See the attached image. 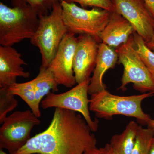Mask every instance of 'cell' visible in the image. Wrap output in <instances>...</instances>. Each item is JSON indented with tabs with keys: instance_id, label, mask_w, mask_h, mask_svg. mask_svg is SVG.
<instances>
[{
	"instance_id": "obj_5",
	"label": "cell",
	"mask_w": 154,
	"mask_h": 154,
	"mask_svg": "<svg viewBox=\"0 0 154 154\" xmlns=\"http://www.w3.org/2000/svg\"><path fill=\"white\" fill-rule=\"evenodd\" d=\"M60 3L63 21L69 32L88 35L102 42L101 33L109 21L110 12L96 8L88 10L64 1Z\"/></svg>"
},
{
	"instance_id": "obj_14",
	"label": "cell",
	"mask_w": 154,
	"mask_h": 154,
	"mask_svg": "<svg viewBox=\"0 0 154 154\" xmlns=\"http://www.w3.org/2000/svg\"><path fill=\"white\" fill-rule=\"evenodd\" d=\"M135 32L132 25L114 11L111 13L109 21L101 33V42L116 49L125 43Z\"/></svg>"
},
{
	"instance_id": "obj_1",
	"label": "cell",
	"mask_w": 154,
	"mask_h": 154,
	"mask_svg": "<svg viewBox=\"0 0 154 154\" xmlns=\"http://www.w3.org/2000/svg\"><path fill=\"white\" fill-rule=\"evenodd\" d=\"M82 114L55 108L49 126L14 154H84L97 140Z\"/></svg>"
},
{
	"instance_id": "obj_29",
	"label": "cell",
	"mask_w": 154,
	"mask_h": 154,
	"mask_svg": "<svg viewBox=\"0 0 154 154\" xmlns=\"http://www.w3.org/2000/svg\"><path fill=\"white\" fill-rule=\"evenodd\" d=\"M0 154H8L7 153L5 152L4 150H3V149H0Z\"/></svg>"
},
{
	"instance_id": "obj_22",
	"label": "cell",
	"mask_w": 154,
	"mask_h": 154,
	"mask_svg": "<svg viewBox=\"0 0 154 154\" xmlns=\"http://www.w3.org/2000/svg\"><path fill=\"white\" fill-rule=\"evenodd\" d=\"M68 3H77L82 8L87 7L99 8L110 13L115 11V8L112 0H63Z\"/></svg>"
},
{
	"instance_id": "obj_6",
	"label": "cell",
	"mask_w": 154,
	"mask_h": 154,
	"mask_svg": "<svg viewBox=\"0 0 154 154\" xmlns=\"http://www.w3.org/2000/svg\"><path fill=\"white\" fill-rule=\"evenodd\" d=\"M133 35L125 43L116 49L118 62L124 68L119 89L125 91L127 85L132 83L135 90L142 94L154 93V77L137 53Z\"/></svg>"
},
{
	"instance_id": "obj_15",
	"label": "cell",
	"mask_w": 154,
	"mask_h": 154,
	"mask_svg": "<svg viewBox=\"0 0 154 154\" xmlns=\"http://www.w3.org/2000/svg\"><path fill=\"white\" fill-rule=\"evenodd\" d=\"M140 125L134 121L130 122L120 134L113 135L109 145L117 154H131Z\"/></svg>"
},
{
	"instance_id": "obj_25",
	"label": "cell",
	"mask_w": 154,
	"mask_h": 154,
	"mask_svg": "<svg viewBox=\"0 0 154 154\" xmlns=\"http://www.w3.org/2000/svg\"><path fill=\"white\" fill-rule=\"evenodd\" d=\"M103 148L105 154H117L113 150V149L111 148L109 144H107Z\"/></svg>"
},
{
	"instance_id": "obj_18",
	"label": "cell",
	"mask_w": 154,
	"mask_h": 154,
	"mask_svg": "<svg viewBox=\"0 0 154 154\" xmlns=\"http://www.w3.org/2000/svg\"><path fill=\"white\" fill-rule=\"evenodd\" d=\"M154 136L153 128H145L140 125L131 154H149L151 143Z\"/></svg>"
},
{
	"instance_id": "obj_20",
	"label": "cell",
	"mask_w": 154,
	"mask_h": 154,
	"mask_svg": "<svg viewBox=\"0 0 154 154\" xmlns=\"http://www.w3.org/2000/svg\"><path fill=\"white\" fill-rule=\"evenodd\" d=\"M11 1L13 7L29 5L38 14L47 15L51 11L55 3L61 2L63 0H8Z\"/></svg>"
},
{
	"instance_id": "obj_4",
	"label": "cell",
	"mask_w": 154,
	"mask_h": 154,
	"mask_svg": "<svg viewBox=\"0 0 154 154\" xmlns=\"http://www.w3.org/2000/svg\"><path fill=\"white\" fill-rule=\"evenodd\" d=\"M38 17V28L30 41L39 50L41 66L48 68L63 39L69 31L63 21L60 2L54 4L49 14Z\"/></svg>"
},
{
	"instance_id": "obj_10",
	"label": "cell",
	"mask_w": 154,
	"mask_h": 154,
	"mask_svg": "<svg viewBox=\"0 0 154 154\" xmlns=\"http://www.w3.org/2000/svg\"><path fill=\"white\" fill-rule=\"evenodd\" d=\"M77 37L68 32L64 36L48 68L58 85L72 88L75 85L73 60Z\"/></svg>"
},
{
	"instance_id": "obj_9",
	"label": "cell",
	"mask_w": 154,
	"mask_h": 154,
	"mask_svg": "<svg viewBox=\"0 0 154 154\" xmlns=\"http://www.w3.org/2000/svg\"><path fill=\"white\" fill-rule=\"evenodd\" d=\"M115 11L132 25L135 32L147 42L154 31V18L144 0H112Z\"/></svg>"
},
{
	"instance_id": "obj_12",
	"label": "cell",
	"mask_w": 154,
	"mask_h": 154,
	"mask_svg": "<svg viewBox=\"0 0 154 154\" xmlns=\"http://www.w3.org/2000/svg\"><path fill=\"white\" fill-rule=\"evenodd\" d=\"M28 64L17 49L12 46L0 45V88L17 83L18 77L29 78L30 73L22 66Z\"/></svg>"
},
{
	"instance_id": "obj_2",
	"label": "cell",
	"mask_w": 154,
	"mask_h": 154,
	"mask_svg": "<svg viewBox=\"0 0 154 154\" xmlns=\"http://www.w3.org/2000/svg\"><path fill=\"white\" fill-rule=\"evenodd\" d=\"M154 95V93H147L132 96H116L105 89L91 95L89 109L98 118L109 119L114 115H123L134 117L142 124L147 125L151 117L144 112L141 103L144 99Z\"/></svg>"
},
{
	"instance_id": "obj_17",
	"label": "cell",
	"mask_w": 154,
	"mask_h": 154,
	"mask_svg": "<svg viewBox=\"0 0 154 154\" xmlns=\"http://www.w3.org/2000/svg\"><path fill=\"white\" fill-rule=\"evenodd\" d=\"M33 80L36 102L38 106H40L43 98L50 93L51 91L54 93L58 91V84L48 68L41 66L38 75Z\"/></svg>"
},
{
	"instance_id": "obj_13",
	"label": "cell",
	"mask_w": 154,
	"mask_h": 154,
	"mask_svg": "<svg viewBox=\"0 0 154 154\" xmlns=\"http://www.w3.org/2000/svg\"><path fill=\"white\" fill-rule=\"evenodd\" d=\"M118 62L115 48L103 42L99 43L96 66L91 78L88 94L92 95L106 89L103 82L104 75L108 70L115 67Z\"/></svg>"
},
{
	"instance_id": "obj_3",
	"label": "cell",
	"mask_w": 154,
	"mask_h": 154,
	"mask_svg": "<svg viewBox=\"0 0 154 154\" xmlns=\"http://www.w3.org/2000/svg\"><path fill=\"white\" fill-rule=\"evenodd\" d=\"M38 24V15L29 5L11 8L0 2V45L12 46L30 40Z\"/></svg>"
},
{
	"instance_id": "obj_21",
	"label": "cell",
	"mask_w": 154,
	"mask_h": 154,
	"mask_svg": "<svg viewBox=\"0 0 154 154\" xmlns=\"http://www.w3.org/2000/svg\"><path fill=\"white\" fill-rule=\"evenodd\" d=\"M18 104L15 96L9 94L5 88H0V124H2L8 113L14 110Z\"/></svg>"
},
{
	"instance_id": "obj_8",
	"label": "cell",
	"mask_w": 154,
	"mask_h": 154,
	"mask_svg": "<svg viewBox=\"0 0 154 154\" xmlns=\"http://www.w3.org/2000/svg\"><path fill=\"white\" fill-rule=\"evenodd\" d=\"M90 80L91 79L78 84L65 93L57 94L50 92L42 101V108L46 109L55 107L78 112L82 115L92 131H97L99 121L91 118L89 109L90 99H88V94Z\"/></svg>"
},
{
	"instance_id": "obj_24",
	"label": "cell",
	"mask_w": 154,
	"mask_h": 154,
	"mask_svg": "<svg viewBox=\"0 0 154 154\" xmlns=\"http://www.w3.org/2000/svg\"><path fill=\"white\" fill-rule=\"evenodd\" d=\"M154 18V0H144Z\"/></svg>"
},
{
	"instance_id": "obj_23",
	"label": "cell",
	"mask_w": 154,
	"mask_h": 154,
	"mask_svg": "<svg viewBox=\"0 0 154 154\" xmlns=\"http://www.w3.org/2000/svg\"><path fill=\"white\" fill-rule=\"evenodd\" d=\"M84 154H105L104 148H98L96 147L91 149L85 152Z\"/></svg>"
},
{
	"instance_id": "obj_19",
	"label": "cell",
	"mask_w": 154,
	"mask_h": 154,
	"mask_svg": "<svg viewBox=\"0 0 154 154\" xmlns=\"http://www.w3.org/2000/svg\"><path fill=\"white\" fill-rule=\"evenodd\" d=\"M133 35L135 47L137 53L154 77V52L148 47L146 42L136 32Z\"/></svg>"
},
{
	"instance_id": "obj_16",
	"label": "cell",
	"mask_w": 154,
	"mask_h": 154,
	"mask_svg": "<svg viewBox=\"0 0 154 154\" xmlns=\"http://www.w3.org/2000/svg\"><path fill=\"white\" fill-rule=\"evenodd\" d=\"M9 94L18 96L25 101L30 110L37 117L41 115L40 106L37 105L33 80L25 83H16L4 88Z\"/></svg>"
},
{
	"instance_id": "obj_28",
	"label": "cell",
	"mask_w": 154,
	"mask_h": 154,
	"mask_svg": "<svg viewBox=\"0 0 154 154\" xmlns=\"http://www.w3.org/2000/svg\"><path fill=\"white\" fill-rule=\"evenodd\" d=\"M148 127L154 129V119H152L147 125Z\"/></svg>"
},
{
	"instance_id": "obj_11",
	"label": "cell",
	"mask_w": 154,
	"mask_h": 154,
	"mask_svg": "<svg viewBox=\"0 0 154 154\" xmlns=\"http://www.w3.org/2000/svg\"><path fill=\"white\" fill-rule=\"evenodd\" d=\"M99 43L93 37L80 35L77 37L73 70L77 84L90 79L96 66Z\"/></svg>"
},
{
	"instance_id": "obj_27",
	"label": "cell",
	"mask_w": 154,
	"mask_h": 154,
	"mask_svg": "<svg viewBox=\"0 0 154 154\" xmlns=\"http://www.w3.org/2000/svg\"><path fill=\"white\" fill-rule=\"evenodd\" d=\"M149 154H154V136L152 139L150 148Z\"/></svg>"
},
{
	"instance_id": "obj_26",
	"label": "cell",
	"mask_w": 154,
	"mask_h": 154,
	"mask_svg": "<svg viewBox=\"0 0 154 154\" xmlns=\"http://www.w3.org/2000/svg\"><path fill=\"white\" fill-rule=\"evenodd\" d=\"M146 44L148 47L154 52V31L150 40L147 42H146Z\"/></svg>"
},
{
	"instance_id": "obj_7",
	"label": "cell",
	"mask_w": 154,
	"mask_h": 154,
	"mask_svg": "<svg viewBox=\"0 0 154 154\" xmlns=\"http://www.w3.org/2000/svg\"><path fill=\"white\" fill-rule=\"evenodd\" d=\"M40 121L31 110L17 111L6 117L0 128V148L14 154L30 139L32 129Z\"/></svg>"
}]
</instances>
